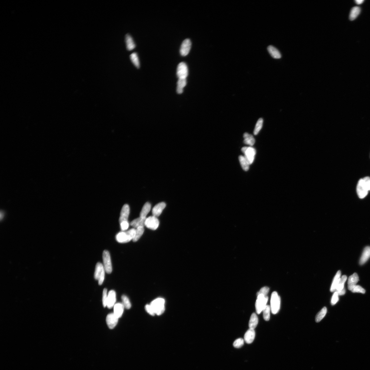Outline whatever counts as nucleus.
Masks as SVG:
<instances>
[{"label": "nucleus", "mask_w": 370, "mask_h": 370, "mask_svg": "<svg viewBox=\"0 0 370 370\" xmlns=\"http://www.w3.org/2000/svg\"><path fill=\"white\" fill-rule=\"evenodd\" d=\"M107 298H108V294L107 293V289H104L103 292L102 298L103 305L104 307H106L107 306Z\"/></svg>", "instance_id": "obj_39"}, {"label": "nucleus", "mask_w": 370, "mask_h": 370, "mask_svg": "<svg viewBox=\"0 0 370 370\" xmlns=\"http://www.w3.org/2000/svg\"><path fill=\"white\" fill-rule=\"evenodd\" d=\"M341 276V272L339 270L337 272V274H336L335 277L334 278L333 283L332 284L331 290H330L331 292L336 291L338 283H339L340 279Z\"/></svg>", "instance_id": "obj_22"}, {"label": "nucleus", "mask_w": 370, "mask_h": 370, "mask_svg": "<svg viewBox=\"0 0 370 370\" xmlns=\"http://www.w3.org/2000/svg\"><path fill=\"white\" fill-rule=\"evenodd\" d=\"M361 9L359 7H355L352 9L350 14L349 18L351 21L355 20L359 14Z\"/></svg>", "instance_id": "obj_29"}, {"label": "nucleus", "mask_w": 370, "mask_h": 370, "mask_svg": "<svg viewBox=\"0 0 370 370\" xmlns=\"http://www.w3.org/2000/svg\"><path fill=\"white\" fill-rule=\"evenodd\" d=\"M122 299V304L124 305L125 308L127 309H129L131 307V304L129 299L127 296L125 295H123L121 297Z\"/></svg>", "instance_id": "obj_36"}, {"label": "nucleus", "mask_w": 370, "mask_h": 370, "mask_svg": "<svg viewBox=\"0 0 370 370\" xmlns=\"http://www.w3.org/2000/svg\"><path fill=\"white\" fill-rule=\"evenodd\" d=\"M159 224L160 222L158 218L153 216L146 218L145 222V226L149 229L155 230L158 229Z\"/></svg>", "instance_id": "obj_9"}, {"label": "nucleus", "mask_w": 370, "mask_h": 370, "mask_svg": "<svg viewBox=\"0 0 370 370\" xmlns=\"http://www.w3.org/2000/svg\"><path fill=\"white\" fill-rule=\"evenodd\" d=\"M125 42H126L127 49L128 50L130 51L134 49L136 47V44L132 37L129 34H127L125 36Z\"/></svg>", "instance_id": "obj_19"}, {"label": "nucleus", "mask_w": 370, "mask_h": 370, "mask_svg": "<svg viewBox=\"0 0 370 370\" xmlns=\"http://www.w3.org/2000/svg\"><path fill=\"white\" fill-rule=\"evenodd\" d=\"M146 218H142L141 217L136 219L133 220L131 222L130 225L133 227L138 228L140 227H144L145 226V222Z\"/></svg>", "instance_id": "obj_20"}, {"label": "nucleus", "mask_w": 370, "mask_h": 370, "mask_svg": "<svg viewBox=\"0 0 370 370\" xmlns=\"http://www.w3.org/2000/svg\"><path fill=\"white\" fill-rule=\"evenodd\" d=\"M270 304L272 313L274 314H277L280 308V298L276 292H274L272 293Z\"/></svg>", "instance_id": "obj_3"}, {"label": "nucleus", "mask_w": 370, "mask_h": 370, "mask_svg": "<svg viewBox=\"0 0 370 370\" xmlns=\"http://www.w3.org/2000/svg\"><path fill=\"white\" fill-rule=\"evenodd\" d=\"M359 281V277L357 273L353 274L352 275L349 276L348 281V288L350 291H351L354 287L357 285L358 281Z\"/></svg>", "instance_id": "obj_15"}, {"label": "nucleus", "mask_w": 370, "mask_h": 370, "mask_svg": "<svg viewBox=\"0 0 370 370\" xmlns=\"http://www.w3.org/2000/svg\"><path fill=\"white\" fill-rule=\"evenodd\" d=\"M336 292H337V293L338 294V295H339V296L343 295H344V294H345V289L343 290H341V291H336Z\"/></svg>", "instance_id": "obj_45"}, {"label": "nucleus", "mask_w": 370, "mask_h": 370, "mask_svg": "<svg viewBox=\"0 0 370 370\" xmlns=\"http://www.w3.org/2000/svg\"><path fill=\"white\" fill-rule=\"evenodd\" d=\"M364 1V0H356L355 1V3L358 5L361 4L363 3Z\"/></svg>", "instance_id": "obj_46"}, {"label": "nucleus", "mask_w": 370, "mask_h": 370, "mask_svg": "<svg viewBox=\"0 0 370 370\" xmlns=\"http://www.w3.org/2000/svg\"><path fill=\"white\" fill-rule=\"evenodd\" d=\"M339 295L336 291L333 294V297H332L331 303L332 305H335L337 302L339 301Z\"/></svg>", "instance_id": "obj_41"}, {"label": "nucleus", "mask_w": 370, "mask_h": 370, "mask_svg": "<svg viewBox=\"0 0 370 370\" xmlns=\"http://www.w3.org/2000/svg\"><path fill=\"white\" fill-rule=\"evenodd\" d=\"M191 46L190 40L186 39L183 42L180 49V53L183 56H186L190 52Z\"/></svg>", "instance_id": "obj_11"}, {"label": "nucleus", "mask_w": 370, "mask_h": 370, "mask_svg": "<svg viewBox=\"0 0 370 370\" xmlns=\"http://www.w3.org/2000/svg\"><path fill=\"white\" fill-rule=\"evenodd\" d=\"M166 206V204L164 202L159 203L156 205L153 208L152 210V214L153 216L158 217L162 214L163 210Z\"/></svg>", "instance_id": "obj_16"}, {"label": "nucleus", "mask_w": 370, "mask_h": 370, "mask_svg": "<svg viewBox=\"0 0 370 370\" xmlns=\"http://www.w3.org/2000/svg\"><path fill=\"white\" fill-rule=\"evenodd\" d=\"M267 50L268 52L271 56L274 59H280L281 57V55L278 50L275 47L270 45L268 46Z\"/></svg>", "instance_id": "obj_21"}, {"label": "nucleus", "mask_w": 370, "mask_h": 370, "mask_svg": "<svg viewBox=\"0 0 370 370\" xmlns=\"http://www.w3.org/2000/svg\"><path fill=\"white\" fill-rule=\"evenodd\" d=\"M263 119L260 118L257 121L256 123L255 128L254 129V135H257L260 132V131L262 129L263 125Z\"/></svg>", "instance_id": "obj_34"}, {"label": "nucleus", "mask_w": 370, "mask_h": 370, "mask_svg": "<svg viewBox=\"0 0 370 370\" xmlns=\"http://www.w3.org/2000/svg\"><path fill=\"white\" fill-rule=\"evenodd\" d=\"M116 293L114 290L109 292L107 298V306L108 308L114 307L116 301Z\"/></svg>", "instance_id": "obj_14"}, {"label": "nucleus", "mask_w": 370, "mask_h": 370, "mask_svg": "<svg viewBox=\"0 0 370 370\" xmlns=\"http://www.w3.org/2000/svg\"><path fill=\"white\" fill-rule=\"evenodd\" d=\"M269 291V288L267 286H265L261 288L259 292H258L257 293V296L260 294H262L264 296H267V294Z\"/></svg>", "instance_id": "obj_40"}, {"label": "nucleus", "mask_w": 370, "mask_h": 370, "mask_svg": "<svg viewBox=\"0 0 370 370\" xmlns=\"http://www.w3.org/2000/svg\"><path fill=\"white\" fill-rule=\"evenodd\" d=\"M244 138V143L245 144L252 146L255 143V139L252 135L248 134V133H244L243 135Z\"/></svg>", "instance_id": "obj_24"}, {"label": "nucleus", "mask_w": 370, "mask_h": 370, "mask_svg": "<svg viewBox=\"0 0 370 370\" xmlns=\"http://www.w3.org/2000/svg\"><path fill=\"white\" fill-rule=\"evenodd\" d=\"M121 230L124 231L128 229L129 227V223L128 222H124L120 224Z\"/></svg>", "instance_id": "obj_43"}, {"label": "nucleus", "mask_w": 370, "mask_h": 370, "mask_svg": "<svg viewBox=\"0 0 370 370\" xmlns=\"http://www.w3.org/2000/svg\"><path fill=\"white\" fill-rule=\"evenodd\" d=\"M177 75L178 79H186L188 75L187 65L184 62L181 63L177 68Z\"/></svg>", "instance_id": "obj_8"}, {"label": "nucleus", "mask_w": 370, "mask_h": 370, "mask_svg": "<svg viewBox=\"0 0 370 370\" xmlns=\"http://www.w3.org/2000/svg\"><path fill=\"white\" fill-rule=\"evenodd\" d=\"M165 300L162 298L155 299L150 304L155 314L160 315L164 313L165 310Z\"/></svg>", "instance_id": "obj_2"}, {"label": "nucleus", "mask_w": 370, "mask_h": 370, "mask_svg": "<svg viewBox=\"0 0 370 370\" xmlns=\"http://www.w3.org/2000/svg\"><path fill=\"white\" fill-rule=\"evenodd\" d=\"M186 79H179L177 87V92L179 94H181L184 91V89L186 84Z\"/></svg>", "instance_id": "obj_25"}, {"label": "nucleus", "mask_w": 370, "mask_h": 370, "mask_svg": "<svg viewBox=\"0 0 370 370\" xmlns=\"http://www.w3.org/2000/svg\"><path fill=\"white\" fill-rule=\"evenodd\" d=\"M271 308L269 305H267L263 310V317L265 321H269L270 318V311Z\"/></svg>", "instance_id": "obj_35"}, {"label": "nucleus", "mask_w": 370, "mask_h": 370, "mask_svg": "<svg viewBox=\"0 0 370 370\" xmlns=\"http://www.w3.org/2000/svg\"><path fill=\"white\" fill-rule=\"evenodd\" d=\"M130 207L128 205L126 204L123 206L120 212V216L119 219L120 224L124 222H128V219L130 214Z\"/></svg>", "instance_id": "obj_12"}, {"label": "nucleus", "mask_w": 370, "mask_h": 370, "mask_svg": "<svg viewBox=\"0 0 370 370\" xmlns=\"http://www.w3.org/2000/svg\"><path fill=\"white\" fill-rule=\"evenodd\" d=\"M239 160L243 170L245 171H248L249 169L250 164L245 157L243 156H240Z\"/></svg>", "instance_id": "obj_28"}, {"label": "nucleus", "mask_w": 370, "mask_h": 370, "mask_svg": "<svg viewBox=\"0 0 370 370\" xmlns=\"http://www.w3.org/2000/svg\"><path fill=\"white\" fill-rule=\"evenodd\" d=\"M136 229H131L126 232H121L116 235L117 241L120 243H126L133 240L134 238Z\"/></svg>", "instance_id": "obj_1"}, {"label": "nucleus", "mask_w": 370, "mask_h": 370, "mask_svg": "<svg viewBox=\"0 0 370 370\" xmlns=\"http://www.w3.org/2000/svg\"><path fill=\"white\" fill-rule=\"evenodd\" d=\"M368 191L363 179H361L358 182L357 186V192L359 198L361 199L365 198L367 196Z\"/></svg>", "instance_id": "obj_10"}, {"label": "nucleus", "mask_w": 370, "mask_h": 370, "mask_svg": "<svg viewBox=\"0 0 370 370\" xmlns=\"http://www.w3.org/2000/svg\"><path fill=\"white\" fill-rule=\"evenodd\" d=\"M370 257V247L367 246L364 249L359 260L361 265L365 263Z\"/></svg>", "instance_id": "obj_18"}, {"label": "nucleus", "mask_w": 370, "mask_h": 370, "mask_svg": "<svg viewBox=\"0 0 370 370\" xmlns=\"http://www.w3.org/2000/svg\"><path fill=\"white\" fill-rule=\"evenodd\" d=\"M244 340L242 338H238L234 341L233 344V345L234 347L236 348H240L242 347L244 345Z\"/></svg>", "instance_id": "obj_37"}, {"label": "nucleus", "mask_w": 370, "mask_h": 370, "mask_svg": "<svg viewBox=\"0 0 370 370\" xmlns=\"http://www.w3.org/2000/svg\"><path fill=\"white\" fill-rule=\"evenodd\" d=\"M364 184L368 191L370 190V178L369 177H366L363 179Z\"/></svg>", "instance_id": "obj_42"}, {"label": "nucleus", "mask_w": 370, "mask_h": 370, "mask_svg": "<svg viewBox=\"0 0 370 370\" xmlns=\"http://www.w3.org/2000/svg\"><path fill=\"white\" fill-rule=\"evenodd\" d=\"M105 272L103 264L100 262L97 263L95 268L94 276L95 279L98 280L99 285H101L104 282Z\"/></svg>", "instance_id": "obj_4"}, {"label": "nucleus", "mask_w": 370, "mask_h": 370, "mask_svg": "<svg viewBox=\"0 0 370 370\" xmlns=\"http://www.w3.org/2000/svg\"><path fill=\"white\" fill-rule=\"evenodd\" d=\"M151 209V205L150 203L147 202L143 206L142 210L140 213V217L142 218H146V217Z\"/></svg>", "instance_id": "obj_27"}, {"label": "nucleus", "mask_w": 370, "mask_h": 370, "mask_svg": "<svg viewBox=\"0 0 370 370\" xmlns=\"http://www.w3.org/2000/svg\"><path fill=\"white\" fill-rule=\"evenodd\" d=\"M3 217V213H2V212H1V219H2V218Z\"/></svg>", "instance_id": "obj_47"}, {"label": "nucleus", "mask_w": 370, "mask_h": 370, "mask_svg": "<svg viewBox=\"0 0 370 370\" xmlns=\"http://www.w3.org/2000/svg\"><path fill=\"white\" fill-rule=\"evenodd\" d=\"M255 336V333L254 330L250 328L245 334L244 340L247 343H251L253 342Z\"/></svg>", "instance_id": "obj_17"}, {"label": "nucleus", "mask_w": 370, "mask_h": 370, "mask_svg": "<svg viewBox=\"0 0 370 370\" xmlns=\"http://www.w3.org/2000/svg\"><path fill=\"white\" fill-rule=\"evenodd\" d=\"M103 263L105 272L107 273L110 274L112 272V267L111 264L110 254L108 250H105L103 252Z\"/></svg>", "instance_id": "obj_7"}, {"label": "nucleus", "mask_w": 370, "mask_h": 370, "mask_svg": "<svg viewBox=\"0 0 370 370\" xmlns=\"http://www.w3.org/2000/svg\"><path fill=\"white\" fill-rule=\"evenodd\" d=\"M327 312V308L325 307L322 308L321 311L316 316L315 318L316 321L317 323H319V322L321 321L322 319L325 317Z\"/></svg>", "instance_id": "obj_32"}, {"label": "nucleus", "mask_w": 370, "mask_h": 370, "mask_svg": "<svg viewBox=\"0 0 370 370\" xmlns=\"http://www.w3.org/2000/svg\"><path fill=\"white\" fill-rule=\"evenodd\" d=\"M347 279V276L345 275H343L341 277L339 283H338L337 289H336V291H341V290L345 289L344 288V286L345 284Z\"/></svg>", "instance_id": "obj_33"}, {"label": "nucleus", "mask_w": 370, "mask_h": 370, "mask_svg": "<svg viewBox=\"0 0 370 370\" xmlns=\"http://www.w3.org/2000/svg\"><path fill=\"white\" fill-rule=\"evenodd\" d=\"M130 58L131 61L137 68H139L140 67V63L138 54L137 53H133L130 55Z\"/></svg>", "instance_id": "obj_31"}, {"label": "nucleus", "mask_w": 370, "mask_h": 370, "mask_svg": "<svg viewBox=\"0 0 370 370\" xmlns=\"http://www.w3.org/2000/svg\"><path fill=\"white\" fill-rule=\"evenodd\" d=\"M118 319L114 313L108 314L107 316L106 321L109 328L110 329L114 328L118 323Z\"/></svg>", "instance_id": "obj_13"}, {"label": "nucleus", "mask_w": 370, "mask_h": 370, "mask_svg": "<svg viewBox=\"0 0 370 370\" xmlns=\"http://www.w3.org/2000/svg\"><path fill=\"white\" fill-rule=\"evenodd\" d=\"M114 314L119 318L122 316L125 308L122 303H117L114 306Z\"/></svg>", "instance_id": "obj_23"}, {"label": "nucleus", "mask_w": 370, "mask_h": 370, "mask_svg": "<svg viewBox=\"0 0 370 370\" xmlns=\"http://www.w3.org/2000/svg\"><path fill=\"white\" fill-rule=\"evenodd\" d=\"M351 291L353 293H360L363 294H364L365 293V290L361 286L359 285H356Z\"/></svg>", "instance_id": "obj_38"}, {"label": "nucleus", "mask_w": 370, "mask_h": 370, "mask_svg": "<svg viewBox=\"0 0 370 370\" xmlns=\"http://www.w3.org/2000/svg\"><path fill=\"white\" fill-rule=\"evenodd\" d=\"M258 320L257 316L255 313H253L249 322V327L250 329H254L257 326Z\"/></svg>", "instance_id": "obj_26"}, {"label": "nucleus", "mask_w": 370, "mask_h": 370, "mask_svg": "<svg viewBox=\"0 0 370 370\" xmlns=\"http://www.w3.org/2000/svg\"><path fill=\"white\" fill-rule=\"evenodd\" d=\"M144 231V227H140L137 228L136 229V233L134 238L133 239V241L134 242H136L140 239L141 236H142Z\"/></svg>", "instance_id": "obj_30"}, {"label": "nucleus", "mask_w": 370, "mask_h": 370, "mask_svg": "<svg viewBox=\"0 0 370 370\" xmlns=\"http://www.w3.org/2000/svg\"><path fill=\"white\" fill-rule=\"evenodd\" d=\"M268 296H264L263 294H260L257 296L255 303V307L257 313L260 314L263 311L268 301Z\"/></svg>", "instance_id": "obj_5"}, {"label": "nucleus", "mask_w": 370, "mask_h": 370, "mask_svg": "<svg viewBox=\"0 0 370 370\" xmlns=\"http://www.w3.org/2000/svg\"><path fill=\"white\" fill-rule=\"evenodd\" d=\"M241 150L250 165L252 164L254 162L256 154L255 149L251 146L244 147L242 148Z\"/></svg>", "instance_id": "obj_6"}, {"label": "nucleus", "mask_w": 370, "mask_h": 370, "mask_svg": "<svg viewBox=\"0 0 370 370\" xmlns=\"http://www.w3.org/2000/svg\"><path fill=\"white\" fill-rule=\"evenodd\" d=\"M146 311L148 313L151 315L154 316L155 315L154 311L150 304L147 305L146 306Z\"/></svg>", "instance_id": "obj_44"}]
</instances>
